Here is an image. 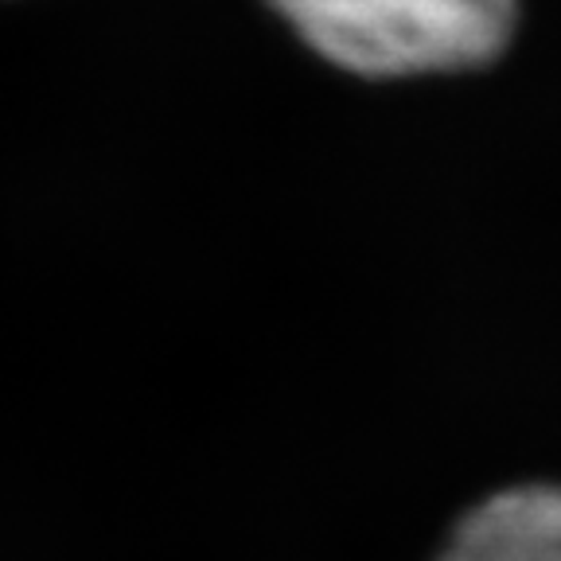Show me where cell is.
I'll return each instance as SVG.
<instances>
[{
	"instance_id": "6da1fadb",
	"label": "cell",
	"mask_w": 561,
	"mask_h": 561,
	"mask_svg": "<svg viewBox=\"0 0 561 561\" xmlns=\"http://www.w3.org/2000/svg\"><path fill=\"white\" fill-rule=\"evenodd\" d=\"M308 47L367 79L445 75L495 59L515 0H270Z\"/></svg>"
},
{
	"instance_id": "7a4b0ae2",
	"label": "cell",
	"mask_w": 561,
	"mask_h": 561,
	"mask_svg": "<svg viewBox=\"0 0 561 561\" xmlns=\"http://www.w3.org/2000/svg\"><path fill=\"white\" fill-rule=\"evenodd\" d=\"M437 561H561V483L491 495L456 526Z\"/></svg>"
}]
</instances>
